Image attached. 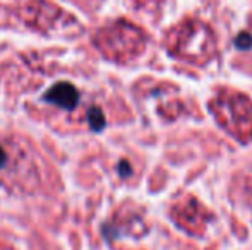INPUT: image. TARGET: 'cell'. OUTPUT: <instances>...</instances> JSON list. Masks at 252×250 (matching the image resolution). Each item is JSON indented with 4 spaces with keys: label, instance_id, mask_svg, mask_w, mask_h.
Returning a JSON list of instances; mask_svg holds the SVG:
<instances>
[{
    "label": "cell",
    "instance_id": "1",
    "mask_svg": "<svg viewBox=\"0 0 252 250\" xmlns=\"http://www.w3.org/2000/svg\"><path fill=\"white\" fill-rule=\"evenodd\" d=\"M166 50L179 60L204 65L218 52V40L209 24L196 17H187L166 34Z\"/></svg>",
    "mask_w": 252,
    "mask_h": 250
},
{
    "label": "cell",
    "instance_id": "2",
    "mask_svg": "<svg viewBox=\"0 0 252 250\" xmlns=\"http://www.w3.org/2000/svg\"><path fill=\"white\" fill-rule=\"evenodd\" d=\"M209 111L223 130L239 142L247 144L252 140V101L240 91L225 89L218 91L208 103Z\"/></svg>",
    "mask_w": 252,
    "mask_h": 250
},
{
    "label": "cell",
    "instance_id": "3",
    "mask_svg": "<svg viewBox=\"0 0 252 250\" xmlns=\"http://www.w3.org/2000/svg\"><path fill=\"white\" fill-rule=\"evenodd\" d=\"M170 218L177 228L190 237H202L213 221V213L194 195H184L170 209Z\"/></svg>",
    "mask_w": 252,
    "mask_h": 250
},
{
    "label": "cell",
    "instance_id": "4",
    "mask_svg": "<svg viewBox=\"0 0 252 250\" xmlns=\"http://www.w3.org/2000/svg\"><path fill=\"white\" fill-rule=\"evenodd\" d=\"M108 41L117 58H130L139 55L146 47V34L143 29L126 21H119L108 31Z\"/></svg>",
    "mask_w": 252,
    "mask_h": 250
},
{
    "label": "cell",
    "instance_id": "5",
    "mask_svg": "<svg viewBox=\"0 0 252 250\" xmlns=\"http://www.w3.org/2000/svg\"><path fill=\"white\" fill-rule=\"evenodd\" d=\"M43 100L63 110H74L79 103V91L70 83H57L45 93Z\"/></svg>",
    "mask_w": 252,
    "mask_h": 250
},
{
    "label": "cell",
    "instance_id": "6",
    "mask_svg": "<svg viewBox=\"0 0 252 250\" xmlns=\"http://www.w3.org/2000/svg\"><path fill=\"white\" fill-rule=\"evenodd\" d=\"M86 117H88V124H90L91 130H94V132H101V130L105 129L106 118H105V115H103L101 108H98V107L90 108Z\"/></svg>",
    "mask_w": 252,
    "mask_h": 250
},
{
    "label": "cell",
    "instance_id": "7",
    "mask_svg": "<svg viewBox=\"0 0 252 250\" xmlns=\"http://www.w3.org/2000/svg\"><path fill=\"white\" fill-rule=\"evenodd\" d=\"M235 47L239 48V50H249V48L252 47L251 33H247V31H242V33H240L239 36L235 38Z\"/></svg>",
    "mask_w": 252,
    "mask_h": 250
},
{
    "label": "cell",
    "instance_id": "8",
    "mask_svg": "<svg viewBox=\"0 0 252 250\" xmlns=\"http://www.w3.org/2000/svg\"><path fill=\"white\" fill-rule=\"evenodd\" d=\"M117 170H119V175L122 178H127V177H130V175H132V168H130V165H129V161H120L119 163V168H117Z\"/></svg>",
    "mask_w": 252,
    "mask_h": 250
},
{
    "label": "cell",
    "instance_id": "9",
    "mask_svg": "<svg viewBox=\"0 0 252 250\" xmlns=\"http://www.w3.org/2000/svg\"><path fill=\"white\" fill-rule=\"evenodd\" d=\"M136 2L141 7H153V5H158L161 0H136Z\"/></svg>",
    "mask_w": 252,
    "mask_h": 250
},
{
    "label": "cell",
    "instance_id": "10",
    "mask_svg": "<svg viewBox=\"0 0 252 250\" xmlns=\"http://www.w3.org/2000/svg\"><path fill=\"white\" fill-rule=\"evenodd\" d=\"M5 163H7V154H5V151H3V147L0 146V168L5 167Z\"/></svg>",
    "mask_w": 252,
    "mask_h": 250
}]
</instances>
